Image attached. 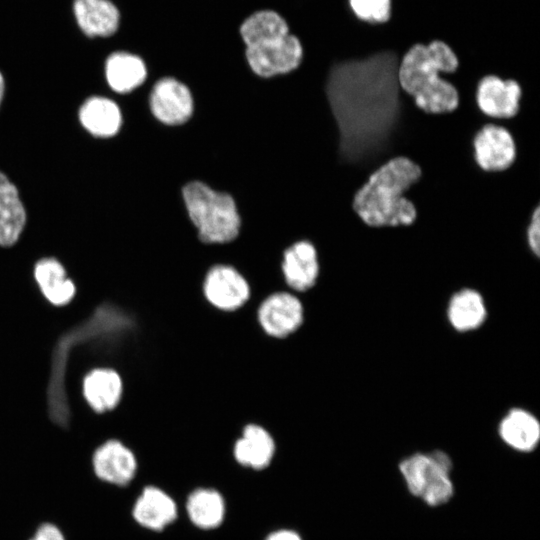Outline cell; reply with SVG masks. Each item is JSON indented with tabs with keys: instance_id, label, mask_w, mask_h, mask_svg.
Returning <instances> with one entry per match:
<instances>
[{
	"instance_id": "ba28073f",
	"label": "cell",
	"mask_w": 540,
	"mask_h": 540,
	"mask_svg": "<svg viewBox=\"0 0 540 540\" xmlns=\"http://www.w3.org/2000/svg\"><path fill=\"white\" fill-rule=\"evenodd\" d=\"M148 100L152 116L166 127L182 126L194 113L190 87L172 76L159 78L153 84Z\"/></svg>"
},
{
	"instance_id": "8fae6325",
	"label": "cell",
	"mask_w": 540,
	"mask_h": 540,
	"mask_svg": "<svg viewBox=\"0 0 540 540\" xmlns=\"http://www.w3.org/2000/svg\"><path fill=\"white\" fill-rule=\"evenodd\" d=\"M320 254L315 243L301 239L286 247L280 269L287 290L302 294L312 290L321 275Z\"/></svg>"
},
{
	"instance_id": "cb8c5ba5",
	"label": "cell",
	"mask_w": 540,
	"mask_h": 540,
	"mask_svg": "<svg viewBox=\"0 0 540 540\" xmlns=\"http://www.w3.org/2000/svg\"><path fill=\"white\" fill-rule=\"evenodd\" d=\"M186 512L194 526L212 530L219 527L225 518V500L215 489L197 488L187 498Z\"/></svg>"
},
{
	"instance_id": "9c48e42d",
	"label": "cell",
	"mask_w": 540,
	"mask_h": 540,
	"mask_svg": "<svg viewBox=\"0 0 540 540\" xmlns=\"http://www.w3.org/2000/svg\"><path fill=\"white\" fill-rule=\"evenodd\" d=\"M206 302L221 312H234L250 299L251 289L244 275L229 264L211 266L202 281Z\"/></svg>"
},
{
	"instance_id": "484cf974",
	"label": "cell",
	"mask_w": 540,
	"mask_h": 540,
	"mask_svg": "<svg viewBox=\"0 0 540 540\" xmlns=\"http://www.w3.org/2000/svg\"><path fill=\"white\" fill-rule=\"evenodd\" d=\"M350 6L364 21L382 23L390 17L391 0H350Z\"/></svg>"
},
{
	"instance_id": "ac0fdd59",
	"label": "cell",
	"mask_w": 540,
	"mask_h": 540,
	"mask_svg": "<svg viewBox=\"0 0 540 540\" xmlns=\"http://www.w3.org/2000/svg\"><path fill=\"white\" fill-rule=\"evenodd\" d=\"M488 318V306L483 294L475 288L463 287L451 294L446 305V319L457 333L480 329Z\"/></svg>"
},
{
	"instance_id": "4316f807",
	"label": "cell",
	"mask_w": 540,
	"mask_h": 540,
	"mask_svg": "<svg viewBox=\"0 0 540 540\" xmlns=\"http://www.w3.org/2000/svg\"><path fill=\"white\" fill-rule=\"evenodd\" d=\"M26 540H68V537L58 523L45 520L35 526Z\"/></svg>"
},
{
	"instance_id": "f546056e",
	"label": "cell",
	"mask_w": 540,
	"mask_h": 540,
	"mask_svg": "<svg viewBox=\"0 0 540 540\" xmlns=\"http://www.w3.org/2000/svg\"><path fill=\"white\" fill-rule=\"evenodd\" d=\"M4 92H5V77L2 71L0 70V104L4 96Z\"/></svg>"
},
{
	"instance_id": "603a6c76",
	"label": "cell",
	"mask_w": 540,
	"mask_h": 540,
	"mask_svg": "<svg viewBox=\"0 0 540 540\" xmlns=\"http://www.w3.org/2000/svg\"><path fill=\"white\" fill-rule=\"evenodd\" d=\"M79 120L92 135L107 138L118 133L122 114L114 101L105 97H91L80 107Z\"/></svg>"
},
{
	"instance_id": "52a82bcc",
	"label": "cell",
	"mask_w": 540,
	"mask_h": 540,
	"mask_svg": "<svg viewBox=\"0 0 540 540\" xmlns=\"http://www.w3.org/2000/svg\"><path fill=\"white\" fill-rule=\"evenodd\" d=\"M93 477L103 484L124 488L136 477L139 461L134 449L117 438L98 444L90 455Z\"/></svg>"
},
{
	"instance_id": "5bb4252c",
	"label": "cell",
	"mask_w": 540,
	"mask_h": 540,
	"mask_svg": "<svg viewBox=\"0 0 540 540\" xmlns=\"http://www.w3.org/2000/svg\"><path fill=\"white\" fill-rule=\"evenodd\" d=\"M521 97L522 88L516 80H503L496 75L482 77L476 88L478 108L493 118L515 117L520 110Z\"/></svg>"
},
{
	"instance_id": "7402d4cb",
	"label": "cell",
	"mask_w": 540,
	"mask_h": 540,
	"mask_svg": "<svg viewBox=\"0 0 540 540\" xmlns=\"http://www.w3.org/2000/svg\"><path fill=\"white\" fill-rule=\"evenodd\" d=\"M26 223L25 208L16 186L0 171V246L11 247Z\"/></svg>"
},
{
	"instance_id": "6da1fadb",
	"label": "cell",
	"mask_w": 540,
	"mask_h": 540,
	"mask_svg": "<svg viewBox=\"0 0 540 540\" xmlns=\"http://www.w3.org/2000/svg\"><path fill=\"white\" fill-rule=\"evenodd\" d=\"M398 66L396 53L382 51L330 68L324 90L343 162L361 164L387 149L401 118Z\"/></svg>"
},
{
	"instance_id": "f1b7e54d",
	"label": "cell",
	"mask_w": 540,
	"mask_h": 540,
	"mask_svg": "<svg viewBox=\"0 0 540 540\" xmlns=\"http://www.w3.org/2000/svg\"><path fill=\"white\" fill-rule=\"evenodd\" d=\"M265 540H302V538L291 529H279L270 533Z\"/></svg>"
},
{
	"instance_id": "ffe728a7",
	"label": "cell",
	"mask_w": 540,
	"mask_h": 540,
	"mask_svg": "<svg viewBox=\"0 0 540 540\" xmlns=\"http://www.w3.org/2000/svg\"><path fill=\"white\" fill-rule=\"evenodd\" d=\"M103 74L113 91L125 94L143 85L148 77V70L139 54L129 50H115L104 60Z\"/></svg>"
},
{
	"instance_id": "7c38bea8",
	"label": "cell",
	"mask_w": 540,
	"mask_h": 540,
	"mask_svg": "<svg viewBox=\"0 0 540 540\" xmlns=\"http://www.w3.org/2000/svg\"><path fill=\"white\" fill-rule=\"evenodd\" d=\"M474 159L477 165L487 172L507 170L516 160V144L506 128L486 124L474 135Z\"/></svg>"
},
{
	"instance_id": "44dd1931",
	"label": "cell",
	"mask_w": 540,
	"mask_h": 540,
	"mask_svg": "<svg viewBox=\"0 0 540 540\" xmlns=\"http://www.w3.org/2000/svg\"><path fill=\"white\" fill-rule=\"evenodd\" d=\"M497 431L502 442L518 452H532L540 442V421L524 407L507 410L499 421Z\"/></svg>"
},
{
	"instance_id": "277c9868",
	"label": "cell",
	"mask_w": 540,
	"mask_h": 540,
	"mask_svg": "<svg viewBox=\"0 0 540 540\" xmlns=\"http://www.w3.org/2000/svg\"><path fill=\"white\" fill-rule=\"evenodd\" d=\"M180 192L187 218L201 243L224 245L238 237L241 216L230 193L200 180L185 183Z\"/></svg>"
},
{
	"instance_id": "2e32d148",
	"label": "cell",
	"mask_w": 540,
	"mask_h": 540,
	"mask_svg": "<svg viewBox=\"0 0 540 540\" xmlns=\"http://www.w3.org/2000/svg\"><path fill=\"white\" fill-rule=\"evenodd\" d=\"M80 389L86 405L95 414H104L119 405L124 393V382L114 368L96 367L83 376Z\"/></svg>"
},
{
	"instance_id": "4fadbf2b",
	"label": "cell",
	"mask_w": 540,
	"mask_h": 540,
	"mask_svg": "<svg viewBox=\"0 0 540 540\" xmlns=\"http://www.w3.org/2000/svg\"><path fill=\"white\" fill-rule=\"evenodd\" d=\"M71 11L79 32L87 39H107L119 30L121 13L112 0H72Z\"/></svg>"
},
{
	"instance_id": "d6986e66",
	"label": "cell",
	"mask_w": 540,
	"mask_h": 540,
	"mask_svg": "<svg viewBox=\"0 0 540 540\" xmlns=\"http://www.w3.org/2000/svg\"><path fill=\"white\" fill-rule=\"evenodd\" d=\"M33 280L42 297L54 307H64L76 295V285L65 266L54 257L39 259L32 270Z\"/></svg>"
},
{
	"instance_id": "4dcf8cb0",
	"label": "cell",
	"mask_w": 540,
	"mask_h": 540,
	"mask_svg": "<svg viewBox=\"0 0 540 540\" xmlns=\"http://www.w3.org/2000/svg\"><path fill=\"white\" fill-rule=\"evenodd\" d=\"M212 163H213V159H212ZM212 163H211V167H212ZM210 171H211V169H210ZM210 171H209V174H210ZM208 177H209V175H208ZM208 177H207V178H208Z\"/></svg>"
},
{
	"instance_id": "7a4b0ae2",
	"label": "cell",
	"mask_w": 540,
	"mask_h": 540,
	"mask_svg": "<svg viewBox=\"0 0 540 540\" xmlns=\"http://www.w3.org/2000/svg\"><path fill=\"white\" fill-rule=\"evenodd\" d=\"M421 176V167L410 158L390 159L356 191L352 201L354 212L370 227L412 225L417 209L404 194Z\"/></svg>"
},
{
	"instance_id": "30bf717a",
	"label": "cell",
	"mask_w": 540,
	"mask_h": 540,
	"mask_svg": "<svg viewBox=\"0 0 540 540\" xmlns=\"http://www.w3.org/2000/svg\"><path fill=\"white\" fill-rule=\"evenodd\" d=\"M256 318L267 336L284 339L302 326L304 305L298 294L289 290L276 291L260 302Z\"/></svg>"
},
{
	"instance_id": "d4e9b609",
	"label": "cell",
	"mask_w": 540,
	"mask_h": 540,
	"mask_svg": "<svg viewBox=\"0 0 540 540\" xmlns=\"http://www.w3.org/2000/svg\"><path fill=\"white\" fill-rule=\"evenodd\" d=\"M289 33L286 20L273 10L257 11L240 26V35L245 46L280 38Z\"/></svg>"
},
{
	"instance_id": "e0dca14e",
	"label": "cell",
	"mask_w": 540,
	"mask_h": 540,
	"mask_svg": "<svg viewBox=\"0 0 540 540\" xmlns=\"http://www.w3.org/2000/svg\"><path fill=\"white\" fill-rule=\"evenodd\" d=\"M178 510L174 499L157 486L147 485L135 499L131 516L140 527L159 532L172 524Z\"/></svg>"
},
{
	"instance_id": "3957f363",
	"label": "cell",
	"mask_w": 540,
	"mask_h": 540,
	"mask_svg": "<svg viewBox=\"0 0 540 540\" xmlns=\"http://www.w3.org/2000/svg\"><path fill=\"white\" fill-rule=\"evenodd\" d=\"M458 66L456 54L443 41L415 44L399 62L398 83L422 111L450 113L459 106V93L451 82L440 77V73H453Z\"/></svg>"
},
{
	"instance_id": "8992f818",
	"label": "cell",
	"mask_w": 540,
	"mask_h": 540,
	"mask_svg": "<svg viewBox=\"0 0 540 540\" xmlns=\"http://www.w3.org/2000/svg\"><path fill=\"white\" fill-rule=\"evenodd\" d=\"M245 59L254 75L269 79L296 70L303 59L300 40L292 34L246 46Z\"/></svg>"
},
{
	"instance_id": "83f0119b",
	"label": "cell",
	"mask_w": 540,
	"mask_h": 540,
	"mask_svg": "<svg viewBox=\"0 0 540 540\" xmlns=\"http://www.w3.org/2000/svg\"><path fill=\"white\" fill-rule=\"evenodd\" d=\"M527 244L530 251L536 256H540V208L536 206L534 209L530 223L526 231Z\"/></svg>"
},
{
	"instance_id": "9a60e30c",
	"label": "cell",
	"mask_w": 540,
	"mask_h": 540,
	"mask_svg": "<svg viewBox=\"0 0 540 540\" xmlns=\"http://www.w3.org/2000/svg\"><path fill=\"white\" fill-rule=\"evenodd\" d=\"M276 453L274 436L257 423L244 425L231 447V454L240 466L258 471L269 467Z\"/></svg>"
},
{
	"instance_id": "5b68a950",
	"label": "cell",
	"mask_w": 540,
	"mask_h": 540,
	"mask_svg": "<svg viewBox=\"0 0 540 540\" xmlns=\"http://www.w3.org/2000/svg\"><path fill=\"white\" fill-rule=\"evenodd\" d=\"M452 468V459L441 450L416 452L399 463L409 492L433 507L447 503L454 494Z\"/></svg>"
}]
</instances>
